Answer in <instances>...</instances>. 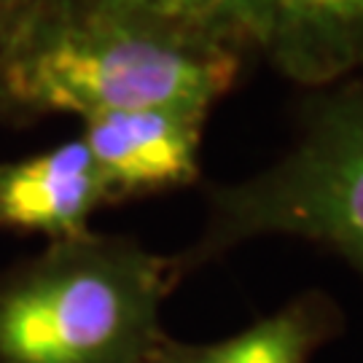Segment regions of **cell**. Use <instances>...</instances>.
<instances>
[{
  "instance_id": "ba28073f",
  "label": "cell",
  "mask_w": 363,
  "mask_h": 363,
  "mask_svg": "<svg viewBox=\"0 0 363 363\" xmlns=\"http://www.w3.org/2000/svg\"><path fill=\"white\" fill-rule=\"evenodd\" d=\"M304 350H307L304 323L294 315H277L223 345L181 352L164 363H301Z\"/></svg>"
},
{
  "instance_id": "52a82bcc",
  "label": "cell",
  "mask_w": 363,
  "mask_h": 363,
  "mask_svg": "<svg viewBox=\"0 0 363 363\" xmlns=\"http://www.w3.org/2000/svg\"><path fill=\"white\" fill-rule=\"evenodd\" d=\"M189 38L208 40L232 52L267 46V0H97Z\"/></svg>"
},
{
  "instance_id": "8992f818",
  "label": "cell",
  "mask_w": 363,
  "mask_h": 363,
  "mask_svg": "<svg viewBox=\"0 0 363 363\" xmlns=\"http://www.w3.org/2000/svg\"><path fill=\"white\" fill-rule=\"evenodd\" d=\"M264 52L296 84L323 86L363 70V0H267Z\"/></svg>"
},
{
  "instance_id": "277c9868",
  "label": "cell",
  "mask_w": 363,
  "mask_h": 363,
  "mask_svg": "<svg viewBox=\"0 0 363 363\" xmlns=\"http://www.w3.org/2000/svg\"><path fill=\"white\" fill-rule=\"evenodd\" d=\"M202 111L140 108L84 118V143L108 199L183 186L196 178Z\"/></svg>"
},
{
  "instance_id": "9c48e42d",
  "label": "cell",
  "mask_w": 363,
  "mask_h": 363,
  "mask_svg": "<svg viewBox=\"0 0 363 363\" xmlns=\"http://www.w3.org/2000/svg\"><path fill=\"white\" fill-rule=\"evenodd\" d=\"M30 3L33 0H0V46L11 35V30L16 27L19 16L25 13V9Z\"/></svg>"
},
{
  "instance_id": "3957f363",
  "label": "cell",
  "mask_w": 363,
  "mask_h": 363,
  "mask_svg": "<svg viewBox=\"0 0 363 363\" xmlns=\"http://www.w3.org/2000/svg\"><path fill=\"white\" fill-rule=\"evenodd\" d=\"M210 245L253 234H298L363 269V86L328 94L296 148L213 199Z\"/></svg>"
},
{
  "instance_id": "6da1fadb",
  "label": "cell",
  "mask_w": 363,
  "mask_h": 363,
  "mask_svg": "<svg viewBox=\"0 0 363 363\" xmlns=\"http://www.w3.org/2000/svg\"><path fill=\"white\" fill-rule=\"evenodd\" d=\"M240 57L97 0H33L0 46V111L208 113L240 76Z\"/></svg>"
},
{
  "instance_id": "5b68a950",
  "label": "cell",
  "mask_w": 363,
  "mask_h": 363,
  "mask_svg": "<svg viewBox=\"0 0 363 363\" xmlns=\"http://www.w3.org/2000/svg\"><path fill=\"white\" fill-rule=\"evenodd\" d=\"M105 199L108 191L84 140L0 164V226L78 240Z\"/></svg>"
},
{
  "instance_id": "7a4b0ae2",
  "label": "cell",
  "mask_w": 363,
  "mask_h": 363,
  "mask_svg": "<svg viewBox=\"0 0 363 363\" xmlns=\"http://www.w3.org/2000/svg\"><path fill=\"white\" fill-rule=\"evenodd\" d=\"M65 242L0 301V361L135 363L154 337L162 264L135 247Z\"/></svg>"
}]
</instances>
